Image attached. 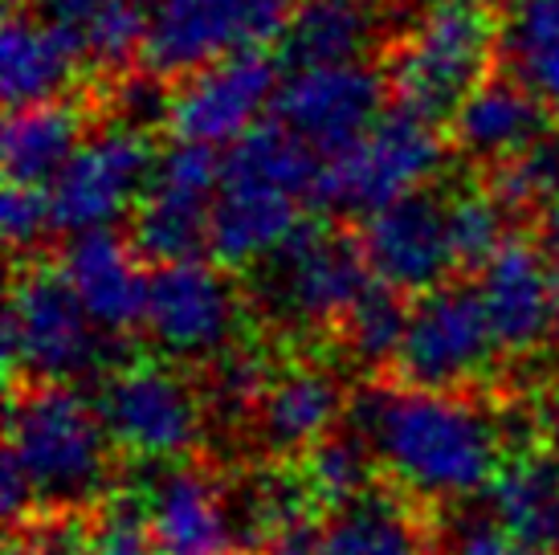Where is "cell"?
I'll return each mask as SVG.
<instances>
[{"label": "cell", "instance_id": "7c38bea8", "mask_svg": "<svg viewBox=\"0 0 559 555\" xmlns=\"http://www.w3.org/2000/svg\"><path fill=\"white\" fill-rule=\"evenodd\" d=\"M392 86L384 66H319L290 70L282 78L270 119L282 123L298 143H307L319 160L347 152L389 110Z\"/></svg>", "mask_w": 559, "mask_h": 555}, {"label": "cell", "instance_id": "44dd1931", "mask_svg": "<svg viewBox=\"0 0 559 555\" xmlns=\"http://www.w3.org/2000/svg\"><path fill=\"white\" fill-rule=\"evenodd\" d=\"M551 123H556V115L544 107V98L498 66L495 74L453 110L445 135L457 155L495 168L507 155L523 152L531 139H539Z\"/></svg>", "mask_w": 559, "mask_h": 555}, {"label": "cell", "instance_id": "cb8c5ba5", "mask_svg": "<svg viewBox=\"0 0 559 555\" xmlns=\"http://www.w3.org/2000/svg\"><path fill=\"white\" fill-rule=\"evenodd\" d=\"M94 107L82 98H62L46 107H25L4 115L0 135V160H4V185L49 188L58 172L74 160L86 135H91Z\"/></svg>", "mask_w": 559, "mask_h": 555}, {"label": "cell", "instance_id": "4fadbf2b", "mask_svg": "<svg viewBox=\"0 0 559 555\" xmlns=\"http://www.w3.org/2000/svg\"><path fill=\"white\" fill-rule=\"evenodd\" d=\"M143 331L171 359H217L241 343V294L217 262L147 270Z\"/></svg>", "mask_w": 559, "mask_h": 555}, {"label": "cell", "instance_id": "ac0fdd59", "mask_svg": "<svg viewBox=\"0 0 559 555\" xmlns=\"http://www.w3.org/2000/svg\"><path fill=\"white\" fill-rule=\"evenodd\" d=\"M53 265L62 270L66 286L74 291V298L103 335L119 340L131 327H143L147 270L127 241V233L91 229L79 237H66Z\"/></svg>", "mask_w": 559, "mask_h": 555}, {"label": "cell", "instance_id": "52a82bcc", "mask_svg": "<svg viewBox=\"0 0 559 555\" xmlns=\"http://www.w3.org/2000/svg\"><path fill=\"white\" fill-rule=\"evenodd\" d=\"M119 343L103 335L66 286L58 265L29 258L16 262L4 307V364L33 385H70L110 359Z\"/></svg>", "mask_w": 559, "mask_h": 555}, {"label": "cell", "instance_id": "e0dca14e", "mask_svg": "<svg viewBox=\"0 0 559 555\" xmlns=\"http://www.w3.org/2000/svg\"><path fill=\"white\" fill-rule=\"evenodd\" d=\"M478 298L495 343L511 355L539 352L559 327L556 265L539 241L514 233L478 274Z\"/></svg>", "mask_w": 559, "mask_h": 555}, {"label": "cell", "instance_id": "277c9868", "mask_svg": "<svg viewBox=\"0 0 559 555\" xmlns=\"http://www.w3.org/2000/svg\"><path fill=\"white\" fill-rule=\"evenodd\" d=\"M110 437L98 404L70 385H29L9 404V449L37 503L53 510L91 507L110 479Z\"/></svg>", "mask_w": 559, "mask_h": 555}, {"label": "cell", "instance_id": "ab89813d", "mask_svg": "<svg viewBox=\"0 0 559 555\" xmlns=\"http://www.w3.org/2000/svg\"><path fill=\"white\" fill-rule=\"evenodd\" d=\"M4 4H9V13H25V9L33 13V4H37V0H4Z\"/></svg>", "mask_w": 559, "mask_h": 555}, {"label": "cell", "instance_id": "e575fe53", "mask_svg": "<svg viewBox=\"0 0 559 555\" xmlns=\"http://www.w3.org/2000/svg\"><path fill=\"white\" fill-rule=\"evenodd\" d=\"M91 555H152L147 515L131 503L103 510V519L91 523Z\"/></svg>", "mask_w": 559, "mask_h": 555}, {"label": "cell", "instance_id": "83f0119b", "mask_svg": "<svg viewBox=\"0 0 559 555\" xmlns=\"http://www.w3.org/2000/svg\"><path fill=\"white\" fill-rule=\"evenodd\" d=\"M498 66L531 86L559 119V0H502Z\"/></svg>", "mask_w": 559, "mask_h": 555}, {"label": "cell", "instance_id": "3957f363", "mask_svg": "<svg viewBox=\"0 0 559 555\" xmlns=\"http://www.w3.org/2000/svg\"><path fill=\"white\" fill-rule=\"evenodd\" d=\"M502 0H453L420 13L380 58L392 86V107L450 123L453 110L498 70Z\"/></svg>", "mask_w": 559, "mask_h": 555}, {"label": "cell", "instance_id": "f35d334b", "mask_svg": "<svg viewBox=\"0 0 559 555\" xmlns=\"http://www.w3.org/2000/svg\"><path fill=\"white\" fill-rule=\"evenodd\" d=\"M392 9H404V13H433L441 4H453V0H389Z\"/></svg>", "mask_w": 559, "mask_h": 555}, {"label": "cell", "instance_id": "836d02e7", "mask_svg": "<svg viewBox=\"0 0 559 555\" xmlns=\"http://www.w3.org/2000/svg\"><path fill=\"white\" fill-rule=\"evenodd\" d=\"M0 225H4V241H9L16 262L37 258V246L46 241V233H53L49 192L46 188H33V185H4Z\"/></svg>", "mask_w": 559, "mask_h": 555}, {"label": "cell", "instance_id": "2e32d148", "mask_svg": "<svg viewBox=\"0 0 559 555\" xmlns=\"http://www.w3.org/2000/svg\"><path fill=\"white\" fill-rule=\"evenodd\" d=\"M368 274L392 291L433 294L453 274L450 233H445V192L420 188L413 197L384 204L380 213L352 225Z\"/></svg>", "mask_w": 559, "mask_h": 555}, {"label": "cell", "instance_id": "8d00e7d4", "mask_svg": "<svg viewBox=\"0 0 559 555\" xmlns=\"http://www.w3.org/2000/svg\"><path fill=\"white\" fill-rule=\"evenodd\" d=\"M539 429L551 437V446H556V453H559V385L551 388L544 397V404H539Z\"/></svg>", "mask_w": 559, "mask_h": 555}, {"label": "cell", "instance_id": "d4e9b609", "mask_svg": "<svg viewBox=\"0 0 559 555\" xmlns=\"http://www.w3.org/2000/svg\"><path fill=\"white\" fill-rule=\"evenodd\" d=\"M82 74L79 58L62 46V37L49 29L37 13H9L0 33V94L4 107H46L74 98V82Z\"/></svg>", "mask_w": 559, "mask_h": 555}, {"label": "cell", "instance_id": "8992f818", "mask_svg": "<svg viewBox=\"0 0 559 555\" xmlns=\"http://www.w3.org/2000/svg\"><path fill=\"white\" fill-rule=\"evenodd\" d=\"M450 135L413 110L389 107L380 123L347 152L319 160L311 185V209L331 221H364L384 204L429 188L445 168Z\"/></svg>", "mask_w": 559, "mask_h": 555}, {"label": "cell", "instance_id": "5b68a950", "mask_svg": "<svg viewBox=\"0 0 559 555\" xmlns=\"http://www.w3.org/2000/svg\"><path fill=\"white\" fill-rule=\"evenodd\" d=\"M253 274V303L282 331H335L372 286L356 229L331 216H302L298 229Z\"/></svg>", "mask_w": 559, "mask_h": 555}, {"label": "cell", "instance_id": "603a6c76", "mask_svg": "<svg viewBox=\"0 0 559 555\" xmlns=\"http://www.w3.org/2000/svg\"><path fill=\"white\" fill-rule=\"evenodd\" d=\"M347 388L340 376L319 364H290L274 371L258 404V437L274 453H311L319 441L331 437L335 421L347 413Z\"/></svg>", "mask_w": 559, "mask_h": 555}, {"label": "cell", "instance_id": "f546056e", "mask_svg": "<svg viewBox=\"0 0 559 555\" xmlns=\"http://www.w3.org/2000/svg\"><path fill=\"white\" fill-rule=\"evenodd\" d=\"M408 298L401 291H392L384 282H376L359 294L352 310L343 315V323L335 327L340 352L368 371H380L401 359L404 335H408Z\"/></svg>", "mask_w": 559, "mask_h": 555}, {"label": "cell", "instance_id": "30bf717a", "mask_svg": "<svg viewBox=\"0 0 559 555\" xmlns=\"http://www.w3.org/2000/svg\"><path fill=\"white\" fill-rule=\"evenodd\" d=\"M221 188L217 147L176 143L159 147L152 185L131 209L127 241L152 270L209 258V216Z\"/></svg>", "mask_w": 559, "mask_h": 555}, {"label": "cell", "instance_id": "d590c367", "mask_svg": "<svg viewBox=\"0 0 559 555\" xmlns=\"http://www.w3.org/2000/svg\"><path fill=\"white\" fill-rule=\"evenodd\" d=\"M33 491L29 482H25V474L16 470L13 458H4V479H0V507H4V519L9 523H25V515L33 510Z\"/></svg>", "mask_w": 559, "mask_h": 555}, {"label": "cell", "instance_id": "4316f807", "mask_svg": "<svg viewBox=\"0 0 559 555\" xmlns=\"http://www.w3.org/2000/svg\"><path fill=\"white\" fill-rule=\"evenodd\" d=\"M319 555H429L425 527L401 498L368 491L319 531Z\"/></svg>", "mask_w": 559, "mask_h": 555}, {"label": "cell", "instance_id": "5bb4252c", "mask_svg": "<svg viewBox=\"0 0 559 555\" xmlns=\"http://www.w3.org/2000/svg\"><path fill=\"white\" fill-rule=\"evenodd\" d=\"M495 331L481 310L478 291L445 282L433 294L417 298L408 315V335L401 347V380L425 392H462L490 371Z\"/></svg>", "mask_w": 559, "mask_h": 555}, {"label": "cell", "instance_id": "1f68e13d", "mask_svg": "<svg viewBox=\"0 0 559 555\" xmlns=\"http://www.w3.org/2000/svg\"><path fill=\"white\" fill-rule=\"evenodd\" d=\"M302 486L311 494V503L323 507H347L368 494V479H372V449L359 433H331L326 441L302 458Z\"/></svg>", "mask_w": 559, "mask_h": 555}, {"label": "cell", "instance_id": "9a60e30c", "mask_svg": "<svg viewBox=\"0 0 559 555\" xmlns=\"http://www.w3.org/2000/svg\"><path fill=\"white\" fill-rule=\"evenodd\" d=\"M278 54L246 49L225 62H213L171 86L168 135L176 143L234 147L237 139L262 123V110L274 107L282 86Z\"/></svg>", "mask_w": 559, "mask_h": 555}, {"label": "cell", "instance_id": "d6986e66", "mask_svg": "<svg viewBox=\"0 0 559 555\" xmlns=\"http://www.w3.org/2000/svg\"><path fill=\"white\" fill-rule=\"evenodd\" d=\"M389 0H295L278 62L295 70L380 62L392 46Z\"/></svg>", "mask_w": 559, "mask_h": 555}, {"label": "cell", "instance_id": "4dcf8cb0", "mask_svg": "<svg viewBox=\"0 0 559 555\" xmlns=\"http://www.w3.org/2000/svg\"><path fill=\"white\" fill-rule=\"evenodd\" d=\"M511 213L490 197V188L462 185L445 192V233H450L453 270H478L511 241Z\"/></svg>", "mask_w": 559, "mask_h": 555}, {"label": "cell", "instance_id": "7402d4cb", "mask_svg": "<svg viewBox=\"0 0 559 555\" xmlns=\"http://www.w3.org/2000/svg\"><path fill=\"white\" fill-rule=\"evenodd\" d=\"M147 531L164 555H225L234 543L229 503L197 465H171L147 491Z\"/></svg>", "mask_w": 559, "mask_h": 555}, {"label": "cell", "instance_id": "d6a6232c", "mask_svg": "<svg viewBox=\"0 0 559 555\" xmlns=\"http://www.w3.org/2000/svg\"><path fill=\"white\" fill-rule=\"evenodd\" d=\"M274 380L270 359L262 347L253 343H234L225 355L209 364V380H204V401L225 425H241L246 416H258L265 388Z\"/></svg>", "mask_w": 559, "mask_h": 555}, {"label": "cell", "instance_id": "6da1fadb", "mask_svg": "<svg viewBox=\"0 0 559 555\" xmlns=\"http://www.w3.org/2000/svg\"><path fill=\"white\" fill-rule=\"evenodd\" d=\"M347 413L376 462L417 498L457 503L495 486L502 429L462 392L364 385Z\"/></svg>", "mask_w": 559, "mask_h": 555}, {"label": "cell", "instance_id": "ffe728a7", "mask_svg": "<svg viewBox=\"0 0 559 555\" xmlns=\"http://www.w3.org/2000/svg\"><path fill=\"white\" fill-rule=\"evenodd\" d=\"M37 16L79 58L86 86L115 82L140 66L147 0H37Z\"/></svg>", "mask_w": 559, "mask_h": 555}, {"label": "cell", "instance_id": "7a4b0ae2", "mask_svg": "<svg viewBox=\"0 0 559 555\" xmlns=\"http://www.w3.org/2000/svg\"><path fill=\"white\" fill-rule=\"evenodd\" d=\"M319 155L274 119L246 131L221 155V188L209 216V262L258 270L298 229L311 204Z\"/></svg>", "mask_w": 559, "mask_h": 555}, {"label": "cell", "instance_id": "484cf974", "mask_svg": "<svg viewBox=\"0 0 559 555\" xmlns=\"http://www.w3.org/2000/svg\"><path fill=\"white\" fill-rule=\"evenodd\" d=\"M495 523L531 552H559V453H519L490 486Z\"/></svg>", "mask_w": 559, "mask_h": 555}, {"label": "cell", "instance_id": "74e56055", "mask_svg": "<svg viewBox=\"0 0 559 555\" xmlns=\"http://www.w3.org/2000/svg\"><path fill=\"white\" fill-rule=\"evenodd\" d=\"M539 225H544V249L551 258H559V204L539 221Z\"/></svg>", "mask_w": 559, "mask_h": 555}, {"label": "cell", "instance_id": "f1b7e54d", "mask_svg": "<svg viewBox=\"0 0 559 555\" xmlns=\"http://www.w3.org/2000/svg\"><path fill=\"white\" fill-rule=\"evenodd\" d=\"M481 185L511 213V221H544L559 204V119L523 152L481 172Z\"/></svg>", "mask_w": 559, "mask_h": 555}, {"label": "cell", "instance_id": "60d3db41", "mask_svg": "<svg viewBox=\"0 0 559 555\" xmlns=\"http://www.w3.org/2000/svg\"><path fill=\"white\" fill-rule=\"evenodd\" d=\"M502 555H551V552H531V547H519V543H511Z\"/></svg>", "mask_w": 559, "mask_h": 555}, {"label": "cell", "instance_id": "9c48e42d", "mask_svg": "<svg viewBox=\"0 0 559 555\" xmlns=\"http://www.w3.org/2000/svg\"><path fill=\"white\" fill-rule=\"evenodd\" d=\"M98 416L110 446L140 462H180L201 446L204 404L168 364H115L98 388Z\"/></svg>", "mask_w": 559, "mask_h": 555}, {"label": "cell", "instance_id": "8fae6325", "mask_svg": "<svg viewBox=\"0 0 559 555\" xmlns=\"http://www.w3.org/2000/svg\"><path fill=\"white\" fill-rule=\"evenodd\" d=\"M156 160V135L119 123L94 127L74 160L46 188L53 229L79 237L91 229H110L119 216H131L152 185Z\"/></svg>", "mask_w": 559, "mask_h": 555}, {"label": "cell", "instance_id": "ba28073f", "mask_svg": "<svg viewBox=\"0 0 559 555\" xmlns=\"http://www.w3.org/2000/svg\"><path fill=\"white\" fill-rule=\"evenodd\" d=\"M290 13L295 0H147L140 70L176 86L234 54L278 46Z\"/></svg>", "mask_w": 559, "mask_h": 555}]
</instances>
